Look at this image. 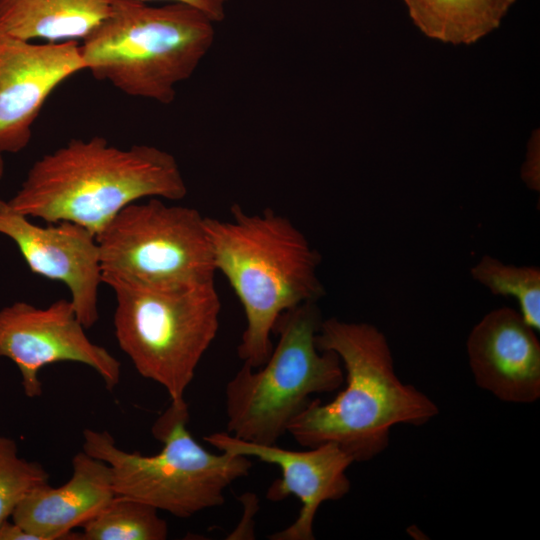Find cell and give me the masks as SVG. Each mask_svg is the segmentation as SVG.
I'll use <instances>...</instances> for the list:
<instances>
[{"instance_id": "ac0fdd59", "label": "cell", "mask_w": 540, "mask_h": 540, "mask_svg": "<svg viewBox=\"0 0 540 540\" xmlns=\"http://www.w3.org/2000/svg\"><path fill=\"white\" fill-rule=\"evenodd\" d=\"M471 276L493 295L514 297L523 319L535 330H540L538 267L508 265L485 255L471 268Z\"/></svg>"}, {"instance_id": "52a82bcc", "label": "cell", "mask_w": 540, "mask_h": 540, "mask_svg": "<svg viewBox=\"0 0 540 540\" xmlns=\"http://www.w3.org/2000/svg\"><path fill=\"white\" fill-rule=\"evenodd\" d=\"M323 319L317 302L280 316L278 342L258 368L244 364L226 385L227 432L241 440L272 445L306 408L310 396L337 390L344 382L338 355L322 351L316 335Z\"/></svg>"}, {"instance_id": "7c38bea8", "label": "cell", "mask_w": 540, "mask_h": 540, "mask_svg": "<svg viewBox=\"0 0 540 540\" xmlns=\"http://www.w3.org/2000/svg\"><path fill=\"white\" fill-rule=\"evenodd\" d=\"M0 233L17 245L29 269L62 282L70 291L76 314L86 329L98 320V289L102 282L96 235L69 221L40 226L12 211L0 199Z\"/></svg>"}, {"instance_id": "8fae6325", "label": "cell", "mask_w": 540, "mask_h": 540, "mask_svg": "<svg viewBox=\"0 0 540 540\" xmlns=\"http://www.w3.org/2000/svg\"><path fill=\"white\" fill-rule=\"evenodd\" d=\"M82 70L77 41L37 44L0 31V154L27 147L47 98Z\"/></svg>"}, {"instance_id": "44dd1931", "label": "cell", "mask_w": 540, "mask_h": 540, "mask_svg": "<svg viewBox=\"0 0 540 540\" xmlns=\"http://www.w3.org/2000/svg\"><path fill=\"white\" fill-rule=\"evenodd\" d=\"M522 178L527 186L539 191V146L538 141L530 143L527 160L522 169Z\"/></svg>"}, {"instance_id": "2e32d148", "label": "cell", "mask_w": 540, "mask_h": 540, "mask_svg": "<svg viewBox=\"0 0 540 540\" xmlns=\"http://www.w3.org/2000/svg\"><path fill=\"white\" fill-rule=\"evenodd\" d=\"M428 37L471 44L496 29L516 0H403Z\"/></svg>"}, {"instance_id": "277c9868", "label": "cell", "mask_w": 540, "mask_h": 540, "mask_svg": "<svg viewBox=\"0 0 540 540\" xmlns=\"http://www.w3.org/2000/svg\"><path fill=\"white\" fill-rule=\"evenodd\" d=\"M214 24L183 3L111 0L109 15L80 45L84 70L126 95L170 104L211 49Z\"/></svg>"}, {"instance_id": "e0dca14e", "label": "cell", "mask_w": 540, "mask_h": 540, "mask_svg": "<svg viewBox=\"0 0 540 540\" xmlns=\"http://www.w3.org/2000/svg\"><path fill=\"white\" fill-rule=\"evenodd\" d=\"M81 527L82 540H165L168 536L167 522L155 507L118 495Z\"/></svg>"}, {"instance_id": "603a6c76", "label": "cell", "mask_w": 540, "mask_h": 540, "mask_svg": "<svg viewBox=\"0 0 540 540\" xmlns=\"http://www.w3.org/2000/svg\"><path fill=\"white\" fill-rule=\"evenodd\" d=\"M3 174H4V161H3L2 156L0 154V179L2 178Z\"/></svg>"}, {"instance_id": "6da1fadb", "label": "cell", "mask_w": 540, "mask_h": 540, "mask_svg": "<svg viewBox=\"0 0 540 540\" xmlns=\"http://www.w3.org/2000/svg\"><path fill=\"white\" fill-rule=\"evenodd\" d=\"M316 345L338 355L346 384L330 402L311 400L292 421L287 433L299 445L332 442L363 462L386 449L393 426L423 425L439 413L431 398L399 379L387 338L376 326L329 318Z\"/></svg>"}, {"instance_id": "9c48e42d", "label": "cell", "mask_w": 540, "mask_h": 540, "mask_svg": "<svg viewBox=\"0 0 540 540\" xmlns=\"http://www.w3.org/2000/svg\"><path fill=\"white\" fill-rule=\"evenodd\" d=\"M85 330L71 300L58 299L45 308L16 302L0 309V358L15 363L30 398L42 394L40 370L57 362L87 365L113 390L120 381L121 364Z\"/></svg>"}, {"instance_id": "d6986e66", "label": "cell", "mask_w": 540, "mask_h": 540, "mask_svg": "<svg viewBox=\"0 0 540 540\" xmlns=\"http://www.w3.org/2000/svg\"><path fill=\"white\" fill-rule=\"evenodd\" d=\"M48 482L42 464L19 457L16 442L0 436V525L29 493Z\"/></svg>"}, {"instance_id": "7402d4cb", "label": "cell", "mask_w": 540, "mask_h": 540, "mask_svg": "<svg viewBox=\"0 0 540 540\" xmlns=\"http://www.w3.org/2000/svg\"><path fill=\"white\" fill-rule=\"evenodd\" d=\"M0 540H36V537L9 520L0 525Z\"/></svg>"}, {"instance_id": "4fadbf2b", "label": "cell", "mask_w": 540, "mask_h": 540, "mask_svg": "<svg viewBox=\"0 0 540 540\" xmlns=\"http://www.w3.org/2000/svg\"><path fill=\"white\" fill-rule=\"evenodd\" d=\"M476 384L501 401L529 404L540 397V343L536 330L509 307L487 313L467 339Z\"/></svg>"}, {"instance_id": "8992f818", "label": "cell", "mask_w": 540, "mask_h": 540, "mask_svg": "<svg viewBox=\"0 0 540 540\" xmlns=\"http://www.w3.org/2000/svg\"><path fill=\"white\" fill-rule=\"evenodd\" d=\"M186 401L172 403L152 426L163 446L159 453L142 455L121 449L108 431L85 429L83 451L106 462L116 495L139 500L179 518L224 504V492L246 476L248 457L214 454L187 429Z\"/></svg>"}, {"instance_id": "5bb4252c", "label": "cell", "mask_w": 540, "mask_h": 540, "mask_svg": "<svg viewBox=\"0 0 540 540\" xmlns=\"http://www.w3.org/2000/svg\"><path fill=\"white\" fill-rule=\"evenodd\" d=\"M116 496L109 465L82 451L72 459V476L63 485L40 486L11 515L36 540H75L81 527Z\"/></svg>"}, {"instance_id": "ba28073f", "label": "cell", "mask_w": 540, "mask_h": 540, "mask_svg": "<svg viewBox=\"0 0 540 540\" xmlns=\"http://www.w3.org/2000/svg\"><path fill=\"white\" fill-rule=\"evenodd\" d=\"M163 200L127 205L96 235L102 275L155 286L214 280L205 216Z\"/></svg>"}, {"instance_id": "7a4b0ae2", "label": "cell", "mask_w": 540, "mask_h": 540, "mask_svg": "<svg viewBox=\"0 0 540 540\" xmlns=\"http://www.w3.org/2000/svg\"><path fill=\"white\" fill-rule=\"evenodd\" d=\"M187 186L176 158L150 145L120 148L105 138L72 139L29 169L7 206L47 223L69 221L97 235L143 198L179 201Z\"/></svg>"}, {"instance_id": "9a60e30c", "label": "cell", "mask_w": 540, "mask_h": 540, "mask_svg": "<svg viewBox=\"0 0 540 540\" xmlns=\"http://www.w3.org/2000/svg\"><path fill=\"white\" fill-rule=\"evenodd\" d=\"M110 9L111 0H0V31L27 41L84 40Z\"/></svg>"}, {"instance_id": "5b68a950", "label": "cell", "mask_w": 540, "mask_h": 540, "mask_svg": "<svg viewBox=\"0 0 540 540\" xmlns=\"http://www.w3.org/2000/svg\"><path fill=\"white\" fill-rule=\"evenodd\" d=\"M114 292L115 338L136 371L160 384L172 403L184 394L219 329L221 301L214 280L155 286L102 275Z\"/></svg>"}, {"instance_id": "ffe728a7", "label": "cell", "mask_w": 540, "mask_h": 540, "mask_svg": "<svg viewBox=\"0 0 540 540\" xmlns=\"http://www.w3.org/2000/svg\"><path fill=\"white\" fill-rule=\"evenodd\" d=\"M144 2L155 0H141ZM168 2L183 3L204 13L214 23L224 20L226 15V5L231 0H164Z\"/></svg>"}, {"instance_id": "3957f363", "label": "cell", "mask_w": 540, "mask_h": 540, "mask_svg": "<svg viewBox=\"0 0 540 540\" xmlns=\"http://www.w3.org/2000/svg\"><path fill=\"white\" fill-rule=\"evenodd\" d=\"M213 264L243 308L246 325L238 356L262 366L273 349L271 336L282 314L325 295L317 270L319 252L286 216L267 208L247 213L231 207V218L205 216Z\"/></svg>"}, {"instance_id": "30bf717a", "label": "cell", "mask_w": 540, "mask_h": 540, "mask_svg": "<svg viewBox=\"0 0 540 540\" xmlns=\"http://www.w3.org/2000/svg\"><path fill=\"white\" fill-rule=\"evenodd\" d=\"M204 440L221 452L277 465L281 477L268 488L266 498L282 501L290 495L301 502L296 520L268 538L271 540H313L314 521L325 501L343 498L351 487L346 474L354 460L337 444L323 443L305 450H290L241 440L228 432H214Z\"/></svg>"}]
</instances>
